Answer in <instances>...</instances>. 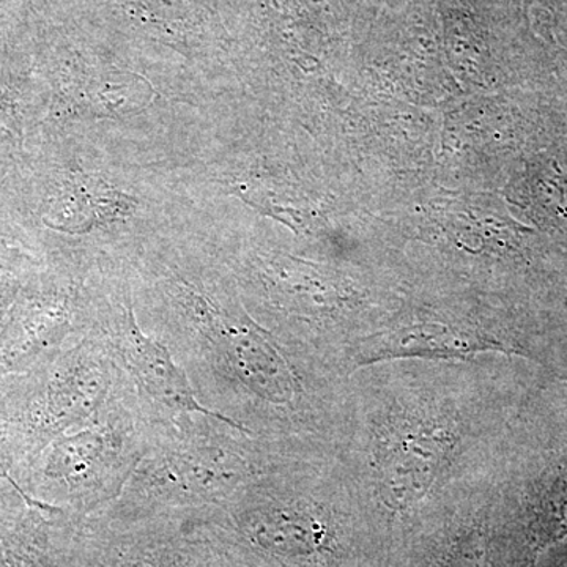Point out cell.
I'll use <instances>...</instances> for the list:
<instances>
[{"mask_svg":"<svg viewBox=\"0 0 567 567\" xmlns=\"http://www.w3.org/2000/svg\"><path fill=\"white\" fill-rule=\"evenodd\" d=\"M126 358H128V363L142 388L156 401L171 406V409L182 410V412H200L204 415L218 417V420L234 424L233 421L226 420L219 413L200 405L199 401L194 398L188 379L174 363L171 353L164 347L153 342L152 339L145 338L136 328L130 334Z\"/></svg>","mask_w":567,"mask_h":567,"instance_id":"1","label":"cell"},{"mask_svg":"<svg viewBox=\"0 0 567 567\" xmlns=\"http://www.w3.org/2000/svg\"><path fill=\"white\" fill-rule=\"evenodd\" d=\"M224 346L227 363L246 385L268 401L287 402L293 394V379L278 352L259 339L227 334Z\"/></svg>","mask_w":567,"mask_h":567,"instance_id":"2","label":"cell"},{"mask_svg":"<svg viewBox=\"0 0 567 567\" xmlns=\"http://www.w3.org/2000/svg\"><path fill=\"white\" fill-rule=\"evenodd\" d=\"M398 446L386 456L388 483L415 488L417 484L431 483L436 462L440 458L439 439L431 434L399 435Z\"/></svg>","mask_w":567,"mask_h":567,"instance_id":"3","label":"cell"}]
</instances>
